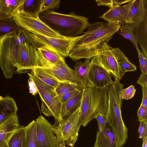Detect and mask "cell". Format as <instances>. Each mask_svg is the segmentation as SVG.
<instances>
[{
  "label": "cell",
  "mask_w": 147,
  "mask_h": 147,
  "mask_svg": "<svg viewBox=\"0 0 147 147\" xmlns=\"http://www.w3.org/2000/svg\"><path fill=\"white\" fill-rule=\"evenodd\" d=\"M121 26L102 22L90 24L88 30L71 51L69 57L74 62L82 59H91L96 55L98 46L103 42H108L118 32Z\"/></svg>",
  "instance_id": "6da1fadb"
},
{
  "label": "cell",
  "mask_w": 147,
  "mask_h": 147,
  "mask_svg": "<svg viewBox=\"0 0 147 147\" xmlns=\"http://www.w3.org/2000/svg\"><path fill=\"white\" fill-rule=\"evenodd\" d=\"M38 17L54 31L67 38L79 36L90 24L88 18L72 11L66 14L49 10L40 13Z\"/></svg>",
  "instance_id": "7a4b0ae2"
},
{
  "label": "cell",
  "mask_w": 147,
  "mask_h": 147,
  "mask_svg": "<svg viewBox=\"0 0 147 147\" xmlns=\"http://www.w3.org/2000/svg\"><path fill=\"white\" fill-rule=\"evenodd\" d=\"M120 80H115L107 88L108 107L106 118L118 141L119 147H123L128 138V130L123 122L121 113L122 99L120 93L124 85Z\"/></svg>",
  "instance_id": "3957f363"
},
{
  "label": "cell",
  "mask_w": 147,
  "mask_h": 147,
  "mask_svg": "<svg viewBox=\"0 0 147 147\" xmlns=\"http://www.w3.org/2000/svg\"><path fill=\"white\" fill-rule=\"evenodd\" d=\"M107 88L89 87L82 90L80 105L81 125L85 127L96 115L101 113L106 117L108 107Z\"/></svg>",
  "instance_id": "277c9868"
},
{
  "label": "cell",
  "mask_w": 147,
  "mask_h": 147,
  "mask_svg": "<svg viewBox=\"0 0 147 147\" xmlns=\"http://www.w3.org/2000/svg\"><path fill=\"white\" fill-rule=\"evenodd\" d=\"M24 43H30L24 30L21 28L0 40V67L6 78H12L16 67L18 50L20 45Z\"/></svg>",
  "instance_id": "5b68a950"
},
{
  "label": "cell",
  "mask_w": 147,
  "mask_h": 147,
  "mask_svg": "<svg viewBox=\"0 0 147 147\" xmlns=\"http://www.w3.org/2000/svg\"><path fill=\"white\" fill-rule=\"evenodd\" d=\"M28 75L37 87L42 101V112L46 116H52L55 120L61 122L63 104L55 91V88L45 83L32 71L28 73Z\"/></svg>",
  "instance_id": "8992f818"
},
{
  "label": "cell",
  "mask_w": 147,
  "mask_h": 147,
  "mask_svg": "<svg viewBox=\"0 0 147 147\" xmlns=\"http://www.w3.org/2000/svg\"><path fill=\"white\" fill-rule=\"evenodd\" d=\"M24 31L30 44L36 48L42 46L50 47L65 57L69 56L71 51L82 36V35L73 38H59Z\"/></svg>",
  "instance_id": "52a82bcc"
},
{
  "label": "cell",
  "mask_w": 147,
  "mask_h": 147,
  "mask_svg": "<svg viewBox=\"0 0 147 147\" xmlns=\"http://www.w3.org/2000/svg\"><path fill=\"white\" fill-rule=\"evenodd\" d=\"M22 5L17 11L13 18L20 28L30 32H35L47 36L59 38H67L50 28L39 17H36L26 13L22 9Z\"/></svg>",
  "instance_id": "ba28073f"
},
{
  "label": "cell",
  "mask_w": 147,
  "mask_h": 147,
  "mask_svg": "<svg viewBox=\"0 0 147 147\" xmlns=\"http://www.w3.org/2000/svg\"><path fill=\"white\" fill-rule=\"evenodd\" d=\"M113 48L108 42H103L96 49V55L92 59L105 69L114 78L115 80H120L124 75L119 68L112 51Z\"/></svg>",
  "instance_id": "9c48e42d"
},
{
  "label": "cell",
  "mask_w": 147,
  "mask_h": 147,
  "mask_svg": "<svg viewBox=\"0 0 147 147\" xmlns=\"http://www.w3.org/2000/svg\"><path fill=\"white\" fill-rule=\"evenodd\" d=\"M39 60L37 48L28 43L20 44L16 57L17 73L31 72L35 67L38 66Z\"/></svg>",
  "instance_id": "30bf717a"
},
{
  "label": "cell",
  "mask_w": 147,
  "mask_h": 147,
  "mask_svg": "<svg viewBox=\"0 0 147 147\" xmlns=\"http://www.w3.org/2000/svg\"><path fill=\"white\" fill-rule=\"evenodd\" d=\"M80 105L81 103L64 120L61 122L57 121L62 136L68 147H74L79 136V131L81 125Z\"/></svg>",
  "instance_id": "8fae6325"
},
{
  "label": "cell",
  "mask_w": 147,
  "mask_h": 147,
  "mask_svg": "<svg viewBox=\"0 0 147 147\" xmlns=\"http://www.w3.org/2000/svg\"><path fill=\"white\" fill-rule=\"evenodd\" d=\"M35 121L38 147H57L56 137L52 130V125L42 115Z\"/></svg>",
  "instance_id": "7c38bea8"
},
{
  "label": "cell",
  "mask_w": 147,
  "mask_h": 147,
  "mask_svg": "<svg viewBox=\"0 0 147 147\" xmlns=\"http://www.w3.org/2000/svg\"><path fill=\"white\" fill-rule=\"evenodd\" d=\"M89 87L107 88L113 82L110 74L92 58L88 72Z\"/></svg>",
  "instance_id": "4fadbf2b"
},
{
  "label": "cell",
  "mask_w": 147,
  "mask_h": 147,
  "mask_svg": "<svg viewBox=\"0 0 147 147\" xmlns=\"http://www.w3.org/2000/svg\"><path fill=\"white\" fill-rule=\"evenodd\" d=\"M44 68L59 82L74 84L77 86L80 90L83 89L74 70L68 66L65 60L49 67Z\"/></svg>",
  "instance_id": "5bb4252c"
},
{
  "label": "cell",
  "mask_w": 147,
  "mask_h": 147,
  "mask_svg": "<svg viewBox=\"0 0 147 147\" xmlns=\"http://www.w3.org/2000/svg\"><path fill=\"white\" fill-rule=\"evenodd\" d=\"M134 1L123 6L114 5L99 18L110 25L124 24L125 19Z\"/></svg>",
  "instance_id": "9a60e30c"
},
{
  "label": "cell",
  "mask_w": 147,
  "mask_h": 147,
  "mask_svg": "<svg viewBox=\"0 0 147 147\" xmlns=\"http://www.w3.org/2000/svg\"><path fill=\"white\" fill-rule=\"evenodd\" d=\"M147 15V0H134L125 19V24L133 29Z\"/></svg>",
  "instance_id": "2e32d148"
},
{
  "label": "cell",
  "mask_w": 147,
  "mask_h": 147,
  "mask_svg": "<svg viewBox=\"0 0 147 147\" xmlns=\"http://www.w3.org/2000/svg\"><path fill=\"white\" fill-rule=\"evenodd\" d=\"M37 49L39 60L38 66L43 68H48L65 60V57L50 47L42 46Z\"/></svg>",
  "instance_id": "e0dca14e"
},
{
  "label": "cell",
  "mask_w": 147,
  "mask_h": 147,
  "mask_svg": "<svg viewBox=\"0 0 147 147\" xmlns=\"http://www.w3.org/2000/svg\"><path fill=\"white\" fill-rule=\"evenodd\" d=\"M21 126L17 114L0 125V147H7L8 142Z\"/></svg>",
  "instance_id": "ac0fdd59"
},
{
  "label": "cell",
  "mask_w": 147,
  "mask_h": 147,
  "mask_svg": "<svg viewBox=\"0 0 147 147\" xmlns=\"http://www.w3.org/2000/svg\"><path fill=\"white\" fill-rule=\"evenodd\" d=\"M93 147H119L116 137L112 128L107 123L104 131H97Z\"/></svg>",
  "instance_id": "d6986e66"
},
{
  "label": "cell",
  "mask_w": 147,
  "mask_h": 147,
  "mask_svg": "<svg viewBox=\"0 0 147 147\" xmlns=\"http://www.w3.org/2000/svg\"><path fill=\"white\" fill-rule=\"evenodd\" d=\"M18 108L14 99L9 96H0V125L16 114Z\"/></svg>",
  "instance_id": "ffe728a7"
},
{
  "label": "cell",
  "mask_w": 147,
  "mask_h": 147,
  "mask_svg": "<svg viewBox=\"0 0 147 147\" xmlns=\"http://www.w3.org/2000/svg\"><path fill=\"white\" fill-rule=\"evenodd\" d=\"M25 0H0V20L13 18Z\"/></svg>",
  "instance_id": "44dd1931"
},
{
  "label": "cell",
  "mask_w": 147,
  "mask_h": 147,
  "mask_svg": "<svg viewBox=\"0 0 147 147\" xmlns=\"http://www.w3.org/2000/svg\"><path fill=\"white\" fill-rule=\"evenodd\" d=\"M133 31L142 53L147 57V15Z\"/></svg>",
  "instance_id": "7402d4cb"
},
{
  "label": "cell",
  "mask_w": 147,
  "mask_h": 147,
  "mask_svg": "<svg viewBox=\"0 0 147 147\" xmlns=\"http://www.w3.org/2000/svg\"><path fill=\"white\" fill-rule=\"evenodd\" d=\"M90 60L86 59L83 62L77 61L74 66V70L83 89L89 87L88 72L90 64Z\"/></svg>",
  "instance_id": "603a6c76"
},
{
  "label": "cell",
  "mask_w": 147,
  "mask_h": 147,
  "mask_svg": "<svg viewBox=\"0 0 147 147\" xmlns=\"http://www.w3.org/2000/svg\"><path fill=\"white\" fill-rule=\"evenodd\" d=\"M82 90H79L72 98L63 104L61 112V121L71 115L80 105L82 97Z\"/></svg>",
  "instance_id": "cb8c5ba5"
},
{
  "label": "cell",
  "mask_w": 147,
  "mask_h": 147,
  "mask_svg": "<svg viewBox=\"0 0 147 147\" xmlns=\"http://www.w3.org/2000/svg\"><path fill=\"white\" fill-rule=\"evenodd\" d=\"M112 51L119 68L123 74H125L127 72L136 70V67L129 61L119 48H113Z\"/></svg>",
  "instance_id": "d4e9b609"
},
{
  "label": "cell",
  "mask_w": 147,
  "mask_h": 147,
  "mask_svg": "<svg viewBox=\"0 0 147 147\" xmlns=\"http://www.w3.org/2000/svg\"><path fill=\"white\" fill-rule=\"evenodd\" d=\"M23 147H38L35 121L33 120L24 127Z\"/></svg>",
  "instance_id": "484cf974"
},
{
  "label": "cell",
  "mask_w": 147,
  "mask_h": 147,
  "mask_svg": "<svg viewBox=\"0 0 147 147\" xmlns=\"http://www.w3.org/2000/svg\"><path fill=\"white\" fill-rule=\"evenodd\" d=\"M32 71L45 83L55 88L60 82L45 69L41 67H35Z\"/></svg>",
  "instance_id": "4316f807"
},
{
  "label": "cell",
  "mask_w": 147,
  "mask_h": 147,
  "mask_svg": "<svg viewBox=\"0 0 147 147\" xmlns=\"http://www.w3.org/2000/svg\"><path fill=\"white\" fill-rule=\"evenodd\" d=\"M21 28L13 18L0 20V40L6 36L14 33Z\"/></svg>",
  "instance_id": "83f0119b"
},
{
  "label": "cell",
  "mask_w": 147,
  "mask_h": 147,
  "mask_svg": "<svg viewBox=\"0 0 147 147\" xmlns=\"http://www.w3.org/2000/svg\"><path fill=\"white\" fill-rule=\"evenodd\" d=\"M42 0H25L22 6L24 12L32 16L38 17L40 13Z\"/></svg>",
  "instance_id": "f1b7e54d"
},
{
  "label": "cell",
  "mask_w": 147,
  "mask_h": 147,
  "mask_svg": "<svg viewBox=\"0 0 147 147\" xmlns=\"http://www.w3.org/2000/svg\"><path fill=\"white\" fill-rule=\"evenodd\" d=\"M133 29L127 24L121 26L119 30V34L126 39L129 40L133 44L138 54L141 51L138 48L137 40L133 32Z\"/></svg>",
  "instance_id": "f546056e"
},
{
  "label": "cell",
  "mask_w": 147,
  "mask_h": 147,
  "mask_svg": "<svg viewBox=\"0 0 147 147\" xmlns=\"http://www.w3.org/2000/svg\"><path fill=\"white\" fill-rule=\"evenodd\" d=\"M25 134L24 127L21 126L9 140L7 147H23Z\"/></svg>",
  "instance_id": "4dcf8cb0"
},
{
  "label": "cell",
  "mask_w": 147,
  "mask_h": 147,
  "mask_svg": "<svg viewBox=\"0 0 147 147\" xmlns=\"http://www.w3.org/2000/svg\"><path fill=\"white\" fill-rule=\"evenodd\" d=\"M137 83L141 86L142 91L141 104L147 108V74H142Z\"/></svg>",
  "instance_id": "1f68e13d"
},
{
  "label": "cell",
  "mask_w": 147,
  "mask_h": 147,
  "mask_svg": "<svg viewBox=\"0 0 147 147\" xmlns=\"http://www.w3.org/2000/svg\"><path fill=\"white\" fill-rule=\"evenodd\" d=\"M76 89H79L77 86L74 84L60 82L55 90L58 96L59 97Z\"/></svg>",
  "instance_id": "d6a6232c"
},
{
  "label": "cell",
  "mask_w": 147,
  "mask_h": 147,
  "mask_svg": "<svg viewBox=\"0 0 147 147\" xmlns=\"http://www.w3.org/2000/svg\"><path fill=\"white\" fill-rule=\"evenodd\" d=\"M60 2L59 0H42L40 13L48 10L59 8Z\"/></svg>",
  "instance_id": "836d02e7"
},
{
  "label": "cell",
  "mask_w": 147,
  "mask_h": 147,
  "mask_svg": "<svg viewBox=\"0 0 147 147\" xmlns=\"http://www.w3.org/2000/svg\"><path fill=\"white\" fill-rule=\"evenodd\" d=\"M52 130L56 137L57 147H66L57 121L52 125Z\"/></svg>",
  "instance_id": "e575fe53"
},
{
  "label": "cell",
  "mask_w": 147,
  "mask_h": 147,
  "mask_svg": "<svg viewBox=\"0 0 147 147\" xmlns=\"http://www.w3.org/2000/svg\"><path fill=\"white\" fill-rule=\"evenodd\" d=\"M136 92L134 86L131 85L126 88H123L120 92V96L122 99L129 100L134 97Z\"/></svg>",
  "instance_id": "d590c367"
},
{
  "label": "cell",
  "mask_w": 147,
  "mask_h": 147,
  "mask_svg": "<svg viewBox=\"0 0 147 147\" xmlns=\"http://www.w3.org/2000/svg\"><path fill=\"white\" fill-rule=\"evenodd\" d=\"M95 119L98 122V131H103L107 124L106 117L101 113H99L96 115Z\"/></svg>",
  "instance_id": "8d00e7d4"
},
{
  "label": "cell",
  "mask_w": 147,
  "mask_h": 147,
  "mask_svg": "<svg viewBox=\"0 0 147 147\" xmlns=\"http://www.w3.org/2000/svg\"><path fill=\"white\" fill-rule=\"evenodd\" d=\"M138 54L140 69L144 74H147V57L140 52Z\"/></svg>",
  "instance_id": "74e56055"
},
{
  "label": "cell",
  "mask_w": 147,
  "mask_h": 147,
  "mask_svg": "<svg viewBox=\"0 0 147 147\" xmlns=\"http://www.w3.org/2000/svg\"><path fill=\"white\" fill-rule=\"evenodd\" d=\"M137 114L139 121H147V108L141 104L138 110Z\"/></svg>",
  "instance_id": "f35d334b"
},
{
  "label": "cell",
  "mask_w": 147,
  "mask_h": 147,
  "mask_svg": "<svg viewBox=\"0 0 147 147\" xmlns=\"http://www.w3.org/2000/svg\"><path fill=\"white\" fill-rule=\"evenodd\" d=\"M138 133L139 138L140 139H142L144 137L147 136V121H140Z\"/></svg>",
  "instance_id": "ab89813d"
},
{
  "label": "cell",
  "mask_w": 147,
  "mask_h": 147,
  "mask_svg": "<svg viewBox=\"0 0 147 147\" xmlns=\"http://www.w3.org/2000/svg\"><path fill=\"white\" fill-rule=\"evenodd\" d=\"M79 90L78 89H75L59 97L62 104L66 102L72 98Z\"/></svg>",
  "instance_id": "60d3db41"
},
{
  "label": "cell",
  "mask_w": 147,
  "mask_h": 147,
  "mask_svg": "<svg viewBox=\"0 0 147 147\" xmlns=\"http://www.w3.org/2000/svg\"><path fill=\"white\" fill-rule=\"evenodd\" d=\"M29 92L32 95H35L38 93V90L35 84L32 80L30 78L28 80Z\"/></svg>",
  "instance_id": "b9f144b4"
},
{
  "label": "cell",
  "mask_w": 147,
  "mask_h": 147,
  "mask_svg": "<svg viewBox=\"0 0 147 147\" xmlns=\"http://www.w3.org/2000/svg\"><path fill=\"white\" fill-rule=\"evenodd\" d=\"M98 6H106L110 9L113 7L114 5L113 4V0H95Z\"/></svg>",
  "instance_id": "7bdbcfd3"
},
{
  "label": "cell",
  "mask_w": 147,
  "mask_h": 147,
  "mask_svg": "<svg viewBox=\"0 0 147 147\" xmlns=\"http://www.w3.org/2000/svg\"><path fill=\"white\" fill-rule=\"evenodd\" d=\"M133 0H113L114 5H120L127 3H129Z\"/></svg>",
  "instance_id": "ee69618b"
}]
</instances>
